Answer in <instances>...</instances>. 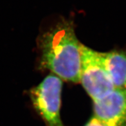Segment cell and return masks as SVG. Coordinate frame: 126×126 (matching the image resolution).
Instances as JSON below:
<instances>
[{
    "instance_id": "1",
    "label": "cell",
    "mask_w": 126,
    "mask_h": 126,
    "mask_svg": "<svg viewBox=\"0 0 126 126\" xmlns=\"http://www.w3.org/2000/svg\"><path fill=\"white\" fill-rule=\"evenodd\" d=\"M40 66L65 81L80 82V47L73 22L62 19L38 39Z\"/></svg>"
},
{
    "instance_id": "2",
    "label": "cell",
    "mask_w": 126,
    "mask_h": 126,
    "mask_svg": "<svg viewBox=\"0 0 126 126\" xmlns=\"http://www.w3.org/2000/svg\"><path fill=\"white\" fill-rule=\"evenodd\" d=\"M80 82L93 100L102 98L114 89L100 52L82 44L80 47Z\"/></svg>"
},
{
    "instance_id": "3",
    "label": "cell",
    "mask_w": 126,
    "mask_h": 126,
    "mask_svg": "<svg viewBox=\"0 0 126 126\" xmlns=\"http://www.w3.org/2000/svg\"><path fill=\"white\" fill-rule=\"evenodd\" d=\"M62 86V80L51 74L30 90L33 106L47 126H64L60 114Z\"/></svg>"
},
{
    "instance_id": "4",
    "label": "cell",
    "mask_w": 126,
    "mask_h": 126,
    "mask_svg": "<svg viewBox=\"0 0 126 126\" xmlns=\"http://www.w3.org/2000/svg\"><path fill=\"white\" fill-rule=\"evenodd\" d=\"M93 101L95 118L109 126H126V89L114 88Z\"/></svg>"
},
{
    "instance_id": "5",
    "label": "cell",
    "mask_w": 126,
    "mask_h": 126,
    "mask_svg": "<svg viewBox=\"0 0 126 126\" xmlns=\"http://www.w3.org/2000/svg\"><path fill=\"white\" fill-rule=\"evenodd\" d=\"M100 55L114 88L126 89V53L112 50L100 52Z\"/></svg>"
},
{
    "instance_id": "6",
    "label": "cell",
    "mask_w": 126,
    "mask_h": 126,
    "mask_svg": "<svg viewBox=\"0 0 126 126\" xmlns=\"http://www.w3.org/2000/svg\"><path fill=\"white\" fill-rule=\"evenodd\" d=\"M84 126H109L106 124L102 122V121L99 120L94 116H93L91 119Z\"/></svg>"
}]
</instances>
